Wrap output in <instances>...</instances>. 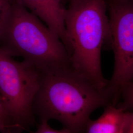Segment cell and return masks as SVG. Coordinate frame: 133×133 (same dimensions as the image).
<instances>
[{
  "label": "cell",
  "mask_w": 133,
  "mask_h": 133,
  "mask_svg": "<svg viewBox=\"0 0 133 133\" xmlns=\"http://www.w3.org/2000/svg\"><path fill=\"white\" fill-rule=\"evenodd\" d=\"M32 133H72L71 132L63 128L61 130H56L50 127L48 122L42 121L39 122L37 129Z\"/></svg>",
  "instance_id": "9c48e42d"
},
{
  "label": "cell",
  "mask_w": 133,
  "mask_h": 133,
  "mask_svg": "<svg viewBox=\"0 0 133 133\" xmlns=\"http://www.w3.org/2000/svg\"><path fill=\"white\" fill-rule=\"evenodd\" d=\"M121 133H133V112H125Z\"/></svg>",
  "instance_id": "30bf717a"
},
{
  "label": "cell",
  "mask_w": 133,
  "mask_h": 133,
  "mask_svg": "<svg viewBox=\"0 0 133 133\" xmlns=\"http://www.w3.org/2000/svg\"><path fill=\"white\" fill-rule=\"evenodd\" d=\"M0 49L11 57H21L38 69L71 65L58 36L15 0L0 29Z\"/></svg>",
  "instance_id": "3957f363"
},
{
  "label": "cell",
  "mask_w": 133,
  "mask_h": 133,
  "mask_svg": "<svg viewBox=\"0 0 133 133\" xmlns=\"http://www.w3.org/2000/svg\"><path fill=\"white\" fill-rule=\"evenodd\" d=\"M39 86V71L18 62L0 49V96L9 124L15 133L28 130L35 122L33 103Z\"/></svg>",
  "instance_id": "277c9868"
},
{
  "label": "cell",
  "mask_w": 133,
  "mask_h": 133,
  "mask_svg": "<svg viewBox=\"0 0 133 133\" xmlns=\"http://www.w3.org/2000/svg\"><path fill=\"white\" fill-rule=\"evenodd\" d=\"M69 1H71V0H69Z\"/></svg>",
  "instance_id": "4fadbf2b"
},
{
  "label": "cell",
  "mask_w": 133,
  "mask_h": 133,
  "mask_svg": "<svg viewBox=\"0 0 133 133\" xmlns=\"http://www.w3.org/2000/svg\"><path fill=\"white\" fill-rule=\"evenodd\" d=\"M10 0H0V29L10 8Z\"/></svg>",
  "instance_id": "8fae6325"
},
{
  "label": "cell",
  "mask_w": 133,
  "mask_h": 133,
  "mask_svg": "<svg viewBox=\"0 0 133 133\" xmlns=\"http://www.w3.org/2000/svg\"><path fill=\"white\" fill-rule=\"evenodd\" d=\"M69 2L65 25L71 65L105 94L108 80L102 71L101 51L109 38L106 1Z\"/></svg>",
  "instance_id": "7a4b0ae2"
},
{
  "label": "cell",
  "mask_w": 133,
  "mask_h": 133,
  "mask_svg": "<svg viewBox=\"0 0 133 133\" xmlns=\"http://www.w3.org/2000/svg\"><path fill=\"white\" fill-rule=\"evenodd\" d=\"M125 112L113 105L105 107L99 118L95 120L91 119L85 133H121Z\"/></svg>",
  "instance_id": "52a82bcc"
},
{
  "label": "cell",
  "mask_w": 133,
  "mask_h": 133,
  "mask_svg": "<svg viewBox=\"0 0 133 133\" xmlns=\"http://www.w3.org/2000/svg\"><path fill=\"white\" fill-rule=\"evenodd\" d=\"M116 107L124 111L132 112L133 110V82L126 86L122 91L120 99Z\"/></svg>",
  "instance_id": "ba28073f"
},
{
  "label": "cell",
  "mask_w": 133,
  "mask_h": 133,
  "mask_svg": "<svg viewBox=\"0 0 133 133\" xmlns=\"http://www.w3.org/2000/svg\"><path fill=\"white\" fill-rule=\"evenodd\" d=\"M106 4L114 65L105 94L111 105L116 106L122 91L133 82V0H109Z\"/></svg>",
  "instance_id": "5b68a950"
},
{
  "label": "cell",
  "mask_w": 133,
  "mask_h": 133,
  "mask_svg": "<svg viewBox=\"0 0 133 133\" xmlns=\"http://www.w3.org/2000/svg\"><path fill=\"white\" fill-rule=\"evenodd\" d=\"M5 129H9V124L0 96V133Z\"/></svg>",
  "instance_id": "7c38bea8"
},
{
  "label": "cell",
  "mask_w": 133,
  "mask_h": 133,
  "mask_svg": "<svg viewBox=\"0 0 133 133\" xmlns=\"http://www.w3.org/2000/svg\"><path fill=\"white\" fill-rule=\"evenodd\" d=\"M38 70L33 113L39 122L54 119L72 133H85L93 112L110 105L106 95L71 65Z\"/></svg>",
  "instance_id": "6da1fadb"
},
{
  "label": "cell",
  "mask_w": 133,
  "mask_h": 133,
  "mask_svg": "<svg viewBox=\"0 0 133 133\" xmlns=\"http://www.w3.org/2000/svg\"><path fill=\"white\" fill-rule=\"evenodd\" d=\"M43 22L61 40L66 48L64 0H15Z\"/></svg>",
  "instance_id": "8992f818"
}]
</instances>
